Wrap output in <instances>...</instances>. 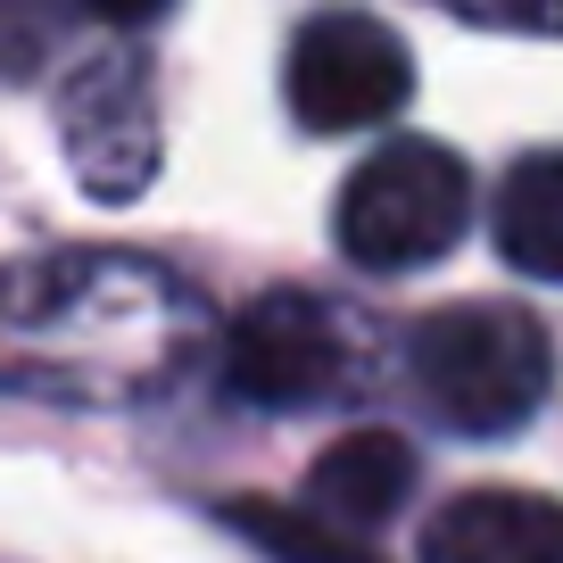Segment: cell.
<instances>
[{"mask_svg":"<svg viewBox=\"0 0 563 563\" xmlns=\"http://www.w3.org/2000/svg\"><path fill=\"white\" fill-rule=\"evenodd\" d=\"M473 216V175L440 141H382L349 183H340L332 232L365 274H415L440 265L464 241Z\"/></svg>","mask_w":563,"mask_h":563,"instance_id":"3957f363","label":"cell"},{"mask_svg":"<svg viewBox=\"0 0 563 563\" xmlns=\"http://www.w3.org/2000/svg\"><path fill=\"white\" fill-rule=\"evenodd\" d=\"M406 373H415L422 406L464 431V440H497V431H522L547 406V382H555V340H547L539 316L497 299H464L422 316L415 340H406Z\"/></svg>","mask_w":563,"mask_h":563,"instance_id":"7a4b0ae2","label":"cell"},{"mask_svg":"<svg viewBox=\"0 0 563 563\" xmlns=\"http://www.w3.org/2000/svg\"><path fill=\"white\" fill-rule=\"evenodd\" d=\"M58 141H67V166L91 199L124 208V199L150 191L158 175V91L150 67L133 51H108L58 91Z\"/></svg>","mask_w":563,"mask_h":563,"instance_id":"8992f818","label":"cell"},{"mask_svg":"<svg viewBox=\"0 0 563 563\" xmlns=\"http://www.w3.org/2000/svg\"><path fill=\"white\" fill-rule=\"evenodd\" d=\"M497 257L530 282H563V150H530L497 191Z\"/></svg>","mask_w":563,"mask_h":563,"instance_id":"9c48e42d","label":"cell"},{"mask_svg":"<svg viewBox=\"0 0 563 563\" xmlns=\"http://www.w3.org/2000/svg\"><path fill=\"white\" fill-rule=\"evenodd\" d=\"M464 25H489V34H539L563 42V0H448Z\"/></svg>","mask_w":563,"mask_h":563,"instance_id":"8fae6325","label":"cell"},{"mask_svg":"<svg viewBox=\"0 0 563 563\" xmlns=\"http://www.w3.org/2000/svg\"><path fill=\"white\" fill-rule=\"evenodd\" d=\"M91 18H108V25H150V18H166L175 0H84Z\"/></svg>","mask_w":563,"mask_h":563,"instance_id":"7c38bea8","label":"cell"},{"mask_svg":"<svg viewBox=\"0 0 563 563\" xmlns=\"http://www.w3.org/2000/svg\"><path fill=\"white\" fill-rule=\"evenodd\" d=\"M208 349V307L183 274L124 249H51L0 274V389L42 406H150Z\"/></svg>","mask_w":563,"mask_h":563,"instance_id":"6da1fadb","label":"cell"},{"mask_svg":"<svg viewBox=\"0 0 563 563\" xmlns=\"http://www.w3.org/2000/svg\"><path fill=\"white\" fill-rule=\"evenodd\" d=\"M282 91H290V117L307 133H365V124L398 117L406 91H415V58L365 9H323V18L299 25L290 42V67H282Z\"/></svg>","mask_w":563,"mask_h":563,"instance_id":"5b68a950","label":"cell"},{"mask_svg":"<svg viewBox=\"0 0 563 563\" xmlns=\"http://www.w3.org/2000/svg\"><path fill=\"white\" fill-rule=\"evenodd\" d=\"M422 563H563V506L539 489H464L431 514Z\"/></svg>","mask_w":563,"mask_h":563,"instance_id":"52a82bcc","label":"cell"},{"mask_svg":"<svg viewBox=\"0 0 563 563\" xmlns=\"http://www.w3.org/2000/svg\"><path fill=\"white\" fill-rule=\"evenodd\" d=\"M224 522L241 530V539H257V547H274V555H290V563H373L365 539H349V530L316 522V514H282V506H265V497H232Z\"/></svg>","mask_w":563,"mask_h":563,"instance_id":"30bf717a","label":"cell"},{"mask_svg":"<svg viewBox=\"0 0 563 563\" xmlns=\"http://www.w3.org/2000/svg\"><path fill=\"white\" fill-rule=\"evenodd\" d=\"M356 323L349 307L316 299V290H265L249 299V316H232L224 340V389L241 406L265 415H307V406H332L356 389Z\"/></svg>","mask_w":563,"mask_h":563,"instance_id":"277c9868","label":"cell"},{"mask_svg":"<svg viewBox=\"0 0 563 563\" xmlns=\"http://www.w3.org/2000/svg\"><path fill=\"white\" fill-rule=\"evenodd\" d=\"M406 497H415V448H406L398 431H349V440H332L316 456V473H307L316 522L349 530V539L382 530Z\"/></svg>","mask_w":563,"mask_h":563,"instance_id":"ba28073f","label":"cell"}]
</instances>
